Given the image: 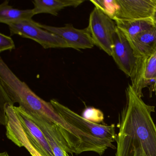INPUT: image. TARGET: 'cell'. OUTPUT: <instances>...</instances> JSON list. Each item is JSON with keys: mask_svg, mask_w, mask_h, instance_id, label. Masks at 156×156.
<instances>
[{"mask_svg": "<svg viewBox=\"0 0 156 156\" xmlns=\"http://www.w3.org/2000/svg\"><path fill=\"white\" fill-rule=\"evenodd\" d=\"M87 28L95 45L111 56L114 35L117 29L115 21L95 7L90 13Z\"/></svg>", "mask_w": 156, "mask_h": 156, "instance_id": "obj_5", "label": "cell"}, {"mask_svg": "<svg viewBox=\"0 0 156 156\" xmlns=\"http://www.w3.org/2000/svg\"><path fill=\"white\" fill-rule=\"evenodd\" d=\"M50 102L58 114L69 124L105 141L111 148L116 149L113 144L117 136L115 124L108 126L90 122L55 99H51Z\"/></svg>", "mask_w": 156, "mask_h": 156, "instance_id": "obj_2", "label": "cell"}, {"mask_svg": "<svg viewBox=\"0 0 156 156\" xmlns=\"http://www.w3.org/2000/svg\"><path fill=\"white\" fill-rule=\"evenodd\" d=\"M156 9V0H115L112 19L134 20L152 19Z\"/></svg>", "mask_w": 156, "mask_h": 156, "instance_id": "obj_7", "label": "cell"}, {"mask_svg": "<svg viewBox=\"0 0 156 156\" xmlns=\"http://www.w3.org/2000/svg\"><path fill=\"white\" fill-rule=\"evenodd\" d=\"M14 108L25 129L34 138L49 156H54L43 132L38 125L28 116L24 108L20 106L14 105Z\"/></svg>", "mask_w": 156, "mask_h": 156, "instance_id": "obj_11", "label": "cell"}, {"mask_svg": "<svg viewBox=\"0 0 156 156\" xmlns=\"http://www.w3.org/2000/svg\"><path fill=\"white\" fill-rule=\"evenodd\" d=\"M126 97L119 119L115 156H135L138 149L144 156H156V126L151 117L155 106L146 104L131 85L126 89Z\"/></svg>", "mask_w": 156, "mask_h": 156, "instance_id": "obj_1", "label": "cell"}, {"mask_svg": "<svg viewBox=\"0 0 156 156\" xmlns=\"http://www.w3.org/2000/svg\"><path fill=\"white\" fill-rule=\"evenodd\" d=\"M15 49V44L11 37L0 33V52Z\"/></svg>", "mask_w": 156, "mask_h": 156, "instance_id": "obj_17", "label": "cell"}, {"mask_svg": "<svg viewBox=\"0 0 156 156\" xmlns=\"http://www.w3.org/2000/svg\"><path fill=\"white\" fill-rule=\"evenodd\" d=\"M137 58H146L156 51V24L150 30L129 41Z\"/></svg>", "mask_w": 156, "mask_h": 156, "instance_id": "obj_10", "label": "cell"}, {"mask_svg": "<svg viewBox=\"0 0 156 156\" xmlns=\"http://www.w3.org/2000/svg\"><path fill=\"white\" fill-rule=\"evenodd\" d=\"M39 26L62 37L67 43L70 48L84 50L92 49L95 45L87 27L83 30L77 29L71 23L66 24L62 27H53L39 23Z\"/></svg>", "mask_w": 156, "mask_h": 156, "instance_id": "obj_8", "label": "cell"}, {"mask_svg": "<svg viewBox=\"0 0 156 156\" xmlns=\"http://www.w3.org/2000/svg\"><path fill=\"white\" fill-rule=\"evenodd\" d=\"M8 26L12 35L17 34L33 40L44 49L70 48L63 38L41 28L39 23L33 20L16 22Z\"/></svg>", "mask_w": 156, "mask_h": 156, "instance_id": "obj_4", "label": "cell"}, {"mask_svg": "<svg viewBox=\"0 0 156 156\" xmlns=\"http://www.w3.org/2000/svg\"><path fill=\"white\" fill-rule=\"evenodd\" d=\"M0 156H10L8 152L5 151V152H1L0 153Z\"/></svg>", "mask_w": 156, "mask_h": 156, "instance_id": "obj_21", "label": "cell"}, {"mask_svg": "<svg viewBox=\"0 0 156 156\" xmlns=\"http://www.w3.org/2000/svg\"><path fill=\"white\" fill-rule=\"evenodd\" d=\"M135 156H144L143 151L140 149L136 150L135 151Z\"/></svg>", "mask_w": 156, "mask_h": 156, "instance_id": "obj_18", "label": "cell"}, {"mask_svg": "<svg viewBox=\"0 0 156 156\" xmlns=\"http://www.w3.org/2000/svg\"><path fill=\"white\" fill-rule=\"evenodd\" d=\"M152 20H153L154 22L156 24V9L154 12V14H153V17L152 18Z\"/></svg>", "mask_w": 156, "mask_h": 156, "instance_id": "obj_19", "label": "cell"}, {"mask_svg": "<svg viewBox=\"0 0 156 156\" xmlns=\"http://www.w3.org/2000/svg\"><path fill=\"white\" fill-rule=\"evenodd\" d=\"M142 59V79L144 88L156 79V51L150 56Z\"/></svg>", "mask_w": 156, "mask_h": 156, "instance_id": "obj_15", "label": "cell"}, {"mask_svg": "<svg viewBox=\"0 0 156 156\" xmlns=\"http://www.w3.org/2000/svg\"><path fill=\"white\" fill-rule=\"evenodd\" d=\"M34 16L32 9H14L9 5L8 1H5L0 5V22L8 25L16 22L33 20Z\"/></svg>", "mask_w": 156, "mask_h": 156, "instance_id": "obj_14", "label": "cell"}, {"mask_svg": "<svg viewBox=\"0 0 156 156\" xmlns=\"http://www.w3.org/2000/svg\"><path fill=\"white\" fill-rule=\"evenodd\" d=\"M84 2L82 0H34L33 1L34 8L32 10L34 15L47 13L57 16L59 12L64 8H76Z\"/></svg>", "mask_w": 156, "mask_h": 156, "instance_id": "obj_12", "label": "cell"}, {"mask_svg": "<svg viewBox=\"0 0 156 156\" xmlns=\"http://www.w3.org/2000/svg\"><path fill=\"white\" fill-rule=\"evenodd\" d=\"M153 88V89H152V91L155 92L156 98V79L154 82V85H153V88Z\"/></svg>", "mask_w": 156, "mask_h": 156, "instance_id": "obj_20", "label": "cell"}, {"mask_svg": "<svg viewBox=\"0 0 156 156\" xmlns=\"http://www.w3.org/2000/svg\"><path fill=\"white\" fill-rule=\"evenodd\" d=\"M25 111L28 116L38 125L43 132L54 156H73V154L69 153L66 150L53 124L50 123L38 114L26 110Z\"/></svg>", "mask_w": 156, "mask_h": 156, "instance_id": "obj_9", "label": "cell"}, {"mask_svg": "<svg viewBox=\"0 0 156 156\" xmlns=\"http://www.w3.org/2000/svg\"><path fill=\"white\" fill-rule=\"evenodd\" d=\"M115 21L117 28L128 41L133 40L140 34L150 30L155 25L152 19Z\"/></svg>", "mask_w": 156, "mask_h": 156, "instance_id": "obj_13", "label": "cell"}, {"mask_svg": "<svg viewBox=\"0 0 156 156\" xmlns=\"http://www.w3.org/2000/svg\"><path fill=\"white\" fill-rule=\"evenodd\" d=\"M82 117L87 121L96 124H99L104 121V115L103 112L98 108L87 107L82 113Z\"/></svg>", "mask_w": 156, "mask_h": 156, "instance_id": "obj_16", "label": "cell"}, {"mask_svg": "<svg viewBox=\"0 0 156 156\" xmlns=\"http://www.w3.org/2000/svg\"><path fill=\"white\" fill-rule=\"evenodd\" d=\"M111 56L119 69L133 80L138 70L140 59L135 56L128 40L118 28L114 35Z\"/></svg>", "mask_w": 156, "mask_h": 156, "instance_id": "obj_6", "label": "cell"}, {"mask_svg": "<svg viewBox=\"0 0 156 156\" xmlns=\"http://www.w3.org/2000/svg\"><path fill=\"white\" fill-rule=\"evenodd\" d=\"M7 138L19 147H24L31 156H49L34 138L27 131L19 118L14 105H3Z\"/></svg>", "mask_w": 156, "mask_h": 156, "instance_id": "obj_3", "label": "cell"}]
</instances>
